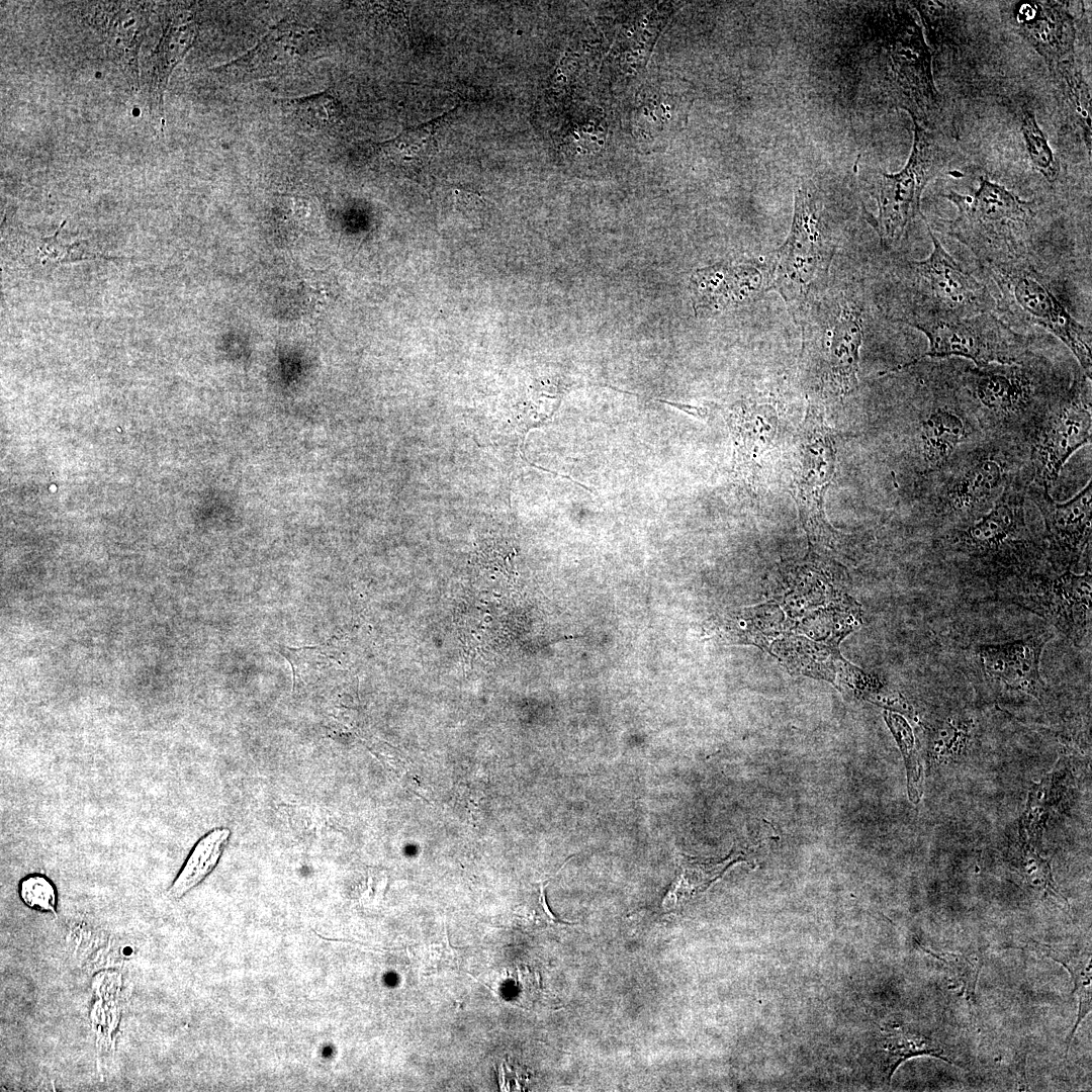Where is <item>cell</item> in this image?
<instances>
[{
	"mask_svg": "<svg viewBox=\"0 0 1092 1092\" xmlns=\"http://www.w3.org/2000/svg\"><path fill=\"white\" fill-rule=\"evenodd\" d=\"M284 109L297 121L316 128L336 124L343 114L342 104L329 91L285 100Z\"/></svg>",
	"mask_w": 1092,
	"mask_h": 1092,
	"instance_id": "obj_26",
	"label": "cell"
},
{
	"mask_svg": "<svg viewBox=\"0 0 1092 1092\" xmlns=\"http://www.w3.org/2000/svg\"><path fill=\"white\" fill-rule=\"evenodd\" d=\"M877 1063L882 1078L888 1083L896 1069L905 1061L919 1056H932L948 1063L942 1045L935 1039L903 1026L885 1027L877 1041Z\"/></svg>",
	"mask_w": 1092,
	"mask_h": 1092,
	"instance_id": "obj_20",
	"label": "cell"
},
{
	"mask_svg": "<svg viewBox=\"0 0 1092 1092\" xmlns=\"http://www.w3.org/2000/svg\"><path fill=\"white\" fill-rule=\"evenodd\" d=\"M802 328V355L815 370L820 391L845 397L858 387L863 304L857 289L825 290L812 304Z\"/></svg>",
	"mask_w": 1092,
	"mask_h": 1092,
	"instance_id": "obj_2",
	"label": "cell"
},
{
	"mask_svg": "<svg viewBox=\"0 0 1092 1092\" xmlns=\"http://www.w3.org/2000/svg\"><path fill=\"white\" fill-rule=\"evenodd\" d=\"M19 896L29 908L56 914L57 891L47 877L38 874L25 877L19 884Z\"/></svg>",
	"mask_w": 1092,
	"mask_h": 1092,
	"instance_id": "obj_29",
	"label": "cell"
},
{
	"mask_svg": "<svg viewBox=\"0 0 1092 1092\" xmlns=\"http://www.w3.org/2000/svg\"><path fill=\"white\" fill-rule=\"evenodd\" d=\"M921 947L949 969L957 981L961 983L967 999L974 1001L983 959L977 953L935 951L924 945H921Z\"/></svg>",
	"mask_w": 1092,
	"mask_h": 1092,
	"instance_id": "obj_28",
	"label": "cell"
},
{
	"mask_svg": "<svg viewBox=\"0 0 1092 1092\" xmlns=\"http://www.w3.org/2000/svg\"><path fill=\"white\" fill-rule=\"evenodd\" d=\"M1044 643L1045 639L1029 638L980 646L983 671L1009 688L1036 694L1042 685L1039 658Z\"/></svg>",
	"mask_w": 1092,
	"mask_h": 1092,
	"instance_id": "obj_15",
	"label": "cell"
},
{
	"mask_svg": "<svg viewBox=\"0 0 1092 1092\" xmlns=\"http://www.w3.org/2000/svg\"><path fill=\"white\" fill-rule=\"evenodd\" d=\"M1028 946L1064 966L1073 979L1079 1005L1075 1025L1068 1037V1052L1079 1024L1092 1009L1091 952L1087 947L1051 945L1035 940H1030Z\"/></svg>",
	"mask_w": 1092,
	"mask_h": 1092,
	"instance_id": "obj_22",
	"label": "cell"
},
{
	"mask_svg": "<svg viewBox=\"0 0 1092 1092\" xmlns=\"http://www.w3.org/2000/svg\"><path fill=\"white\" fill-rule=\"evenodd\" d=\"M922 332L928 341V349L912 362L898 366L908 367L918 360L958 356L972 360L978 367L990 364H1013L1020 356L1023 345L1003 322L991 311L959 318H936L909 324Z\"/></svg>",
	"mask_w": 1092,
	"mask_h": 1092,
	"instance_id": "obj_7",
	"label": "cell"
},
{
	"mask_svg": "<svg viewBox=\"0 0 1092 1092\" xmlns=\"http://www.w3.org/2000/svg\"><path fill=\"white\" fill-rule=\"evenodd\" d=\"M311 50L312 31L298 23L283 21L230 67L247 79L272 77L297 67Z\"/></svg>",
	"mask_w": 1092,
	"mask_h": 1092,
	"instance_id": "obj_14",
	"label": "cell"
},
{
	"mask_svg": "<svg viewBox=\"0 0 1092 1092\" xmlns=\"http://www.w3.org/2000/svg\"><path fill=\"white\" fill-rule=\"evenodd\" d=\"M737 451V464L753 479L755 466L763 452L770 448L777 434L778 415L768 403L738 402L729 413Z\"/></svg>",
	"mask_w": 1092,
	"mask_h": 1092,
	"instance_id": "obj_17",
	"label": "cell"
},
{
	"mask_svg": "<svg viewBox=\"0 0 1092 1092\" xmlns=\"http://www.w3.org/2000/svg\"><path fill=\"white\" fill-rule=\"evenodd\" d=\"M888 726L890 727L892 733L894 734L897 742L900 745V748H901V750L903 752V755H904L906 763H907V767L909 769V778H910V777L913 776V772L915 771L914 770L915 763L912 760L913 735H912L911 728L909 727V725L907 724L905 719H903L901 716H897V717L892 718L888 722Z\"/></svg>",
	"mask_w": 1092,
	"mask_h": 1092,
	"instance_id": "obj_31",
	"label": "cell"
},
{
	"mask_svg": "<svg viewBox=\"0 0 1092 1092\" xmlns=\"http://www.w3.org/2000/svg\"><path fill=\"white\" fill-rule=\"evenodd\" d=\"M925 223L932 251L924 260L906 262V270L909 272L907 278L919 296L917 300L923 302L926 312L907 323L959 318L990 311L991 297L986 288L947 253Z\"/></svg>",
	"mask_w": 1092,
	"mask_h": 1092,
	"instance_id": "obj_6",
	"label": "cell"
},
{
	"mask_svg": "<svg viewBox=\"0 0 1092 1092\" xmlns=\"http://www.w3.org/2000/svg\"><path fill=\"white\" fill-rule=\"evenodd\" d=\"M943 197L958 209L949 223V235L978 258L1000 267L1021 257L1034 228L1032 201L1022 200L985 178H981L972 195L950 190Z\"/></svg>",
	"mask_w": 1092,
	"mask_h": 1092,
	"instance_id": "obj_3",
	"label": "cell"
},
{
	"mask_svg": "<svg viewBox=\"0 0 1092 1092\" xmlns=\"http://www.w3.org/2000/svg\"><path fill=\"white\" fill-rule=\"evenodd\" d=\"M39 255L43 262L51 260L61 263L104 257L99 253L92 251L90 247H86V245L79 241L73 244H63L57 239L56 235L46 239L44 244L39 247Z\"/></svg>",
	"mask_w": 1092,
	"mask_h": 1092,
	"instance_id": "obj_30",
	"label": "cell"
},
{
	"mask_svg": "<svg viewBox=\"0 0 1092 1092\" xmlns=\"http://www.w3.org/2000/svg\"><path fill=\"white\" fill-rule=\"evenodd\" d=\"M1020 127L1031 166L1045 180L1054 183L1060 175V164L1049 146L1046 136L1037 124L1032 110L1027 109L1022 112Z\"/></svg>",
	"mask_w": 1092,
	"mask_h": 1092,
	"instance_id": "obj_27",
	"label": "cell"
},
{
	"mask_svg": "<svg viewBox=\"0 0 1092 1092\" xmlns=\"http://www.w3.org/2000/svg\"><path fill=\"white\" fill-rule=\"evenodd\" d=\"M691 289L695 310L718 311L762 295L767 291V277L753 265L718 264L698 270Z\"/></svg>",
	"mask_w": 1092,
	"mask_h": 1092,
	"instance_id": "obj_13",
	"label": "cell"
},
{
	"mask_svg": "<svg viewBox=\"0 0 1092 1092\" xmlns=\"http://www.w3.org/2000/svg\"><path fill=\"white\" fill-rule=\"evenodd\" d=\"M1003 482L1004 472L999 462L980 458L952 477L946 498L951 509L959 513H978L999 497V492L1004 489Z\"/></svg>",
	"mask_w": 1092,
	"mask_h": 1092,
	"instance_id": "obj_18",
	"label": "cell"
},
{
	"mask_svg": "<svg viewBox=\"0 0 1092 1092\" xmlns=\"http://www.w3.org/2000/svg\"><path fill=\"white\" fill-rule=\"evenodd\" d=\"M967 437V423L947 407L932 411L921 424L923 456L928 468L941 466Z\"/></svg>",
	"mask_w": 1092,
	"mask_h": 1092,
	"instance_id": "obj_21",
	"label": "cell"
},
{
	"mask_svg": "<svg viewBox=\"0 0 1092 1092\" xmlns=\"http://www.w3.org/2000/svg\"><path fill=\"white\" fill-rule=\"evenodd\" d=\"M1013 17L1019 33L1045 60L1056 80L1078 70L1075 62V25L1066 2L1017 3Z\"/></svg>",
	"mask_w": 1092,
	"mask_h": 1092,
	"instance_id": "obj_10",
	"label": "cell"
},
{
	"mask_svg": "<svg viewBox=\"0 0 1092 1092\" xmlns=\"http://www.w3.org/2000/svg\"><path fill=\"white\" fill-rule=\"evenodd\" d=\"M1044 582L1025 597V604L1073 640H1081L1091 610V573L1067 572Z\"/></svg>",
	"mask_w": 1092,
	"mask_h": 1092,
	"instance_id": "obj_11",
	"label": "cell"
},
{
	"mask_svg": "<svg viewBox=\"0 0 1092 1092\" xmlns=\"http://www.w3.org/2000/svg\"><path fill=\"white\" fill-rule=\"evenodd\" d=\"M1023 527L1021 503L1017 494L1007 486L992 509L962 534L970 549L986 553L998 550L1017 536Z\"/></svg>",
	"mask_w": 1092,
	"mask_h": 1092,
	"instance_id": "obj_19",
	"label": "cell"
},
{
	"mask_svg": "<svg viewBox=\"0 0 1092 1092\" xmlns=\"http://www.w3.org/2000/svg\"><path fill=\"white\" fill-rule=\"evenodd\" d=\"M739 856L733 854L721 860H702L686 855L678 856V874L663 900L666 910H675L689 900L707 890Z\"/></svg>",
	"mask_w": 1092,
	"mask_h": 1092,
	"instance_id": "obj_23",
	"label": "cell"
},
{
	"mask_svg": "<svg viewBox=\"0 0 1092 1092\" xmlns=\"http://www.w3.org/2000/svg\"><path fill=\"white\" fill-rule=\"evenodd\" d=\"M835 446L819 406L810 404L795 439V500L810 541L830 545L836 531L825 520L824 494L835 471Z\"/></svg>",
	"mask_w": 1092,
	"mask_h": 1092,
	"instance_id": "obj_5",
	"label": "cell"
},
{
	"mask_svg": "<svg viewBox=\"0 0 1092 1092\" xmlns=\"http://www.w3.org/2000/svg\"><path fill=\"white\" fill-rule=\"evenodd\" d=\"M444 116L378 145L382 157L403 171H418L436 153L435 132Z\"/></svg>",
	"mask_w": 1092,
	"mask_h": 1092,
	"instance_id": "obj_25",
	"label": "cell"
},
{
	"mask_svg": "<svg viewBox=\"0 0 1092 1092\" xmlns=\"http://www.w3.org/2000/svg\"><path fill=\"white\" fill-rule=\"evenodd\" d=\"M1030 496L1041 513L1052 548L1069 563L1077 561L1091 536V481L1065 503H1057L1037 485Z\"/></svg>",
	"mask_w": 1092,
	"mask_h": 1092,
	"instance_id": "obj_12",
	"label": "cell"
},
{
	"mask_svg": "<svg viewBox=\"0 0 1092 1092\" xmlns=\"http://www.w3.org/2000/svg\"><path fill=\"white\" fill-rule=\"evenodd\" d=\"M976 399L989 412L1010 415L1028 403L1034 391L1030 376L1014 364L978 367L970 377Z\"/></svg>",
	"mask_w": 1092,
	"mask_h": 1092,
	"instance_id": "obj_16",
	"label": "cell"
},
{
	"mask_svg": "<svg viewBox=\"0 0 1092 1092\" xmlns=\"http://www.w3.org/2000/svg\"><path fill=\"white\" fill-rule=\"evenodd\" d=\"M1005 305L1023 320L1045 329L1061 340L1091 378L1090 331L1069 312L1033 268L1022 265L994 267Z\"/></svg>",
	"mask_w": 1092,
	"mask_h": 1092,
	"instance_id": "obj_8",
	"label": "cell"
},
{
	"mask_svg": "<svg viewBox=\"0 0 1092 1092\" xmlns=\"http://www.w3.org/2000/svg\"><path fill=\"white\" fill-rule=\"evenodd\" d=\"M914 121L913 147L905 167L897 173L881 172L876 184L878 216L867 213L883 246L899 242L911 220L920 213V200L927 183L944 167L946 155L934 138L917 119Z\"/></svg>",
	"mask_w": 1092,
	"mask_h": 1092,
	"instance_id": "obj_4",
	"label": "cell"
},
{
	"mask_svg": "<svg viewBox=\"0 0 1092 1092\" xmlns=\"http://www.w3.org/2000/svg\"><path fill=\"white\" fill-rule=\"evenodd\" d=\"M1091 438V395L1083 381H1076L1051 414L1033 452L1036 485L1049 490L1071 455Z\"/></svg>",
	"mask_w": 1092,
	"mask_h": 1092,
	"instance_id": "obj_9",
	"label": "cell"
},
{
	"mask_svg": "<svg viewBox=\"0 0 1092 1092\" xmlns=\"http://www.w3.org/2000/svg\"><path fill=\"white\" fill-rule=\"evenodd\" d=\"M230 835V829L219 827L212 829L196 842L168 889L171 898H181L210 874L217 864Z\"/></svg>",
	"mask_w": 1092,
	"mask_h": 1092,
	"instance_id": "obj_24",
	"label": "cell"
},
{
	"mask_svg": "<svg viewBox=\"0 0 1092 1092\" xmlns=\"http://www.w3.org/2000/svg\"><path fill=\"white\" fill-rule=\"evenodd\" d=\"M823 206L812 181L797 187L790 233L766 272L767 291L776 290L783 297L798 325L826 290L837 248Z\"/></svg>",
	"mask_w": 1092,
	"mask_h": 1092,
	"instance_id": "obj_1",
	"label": "cell"
}]
</instances>
